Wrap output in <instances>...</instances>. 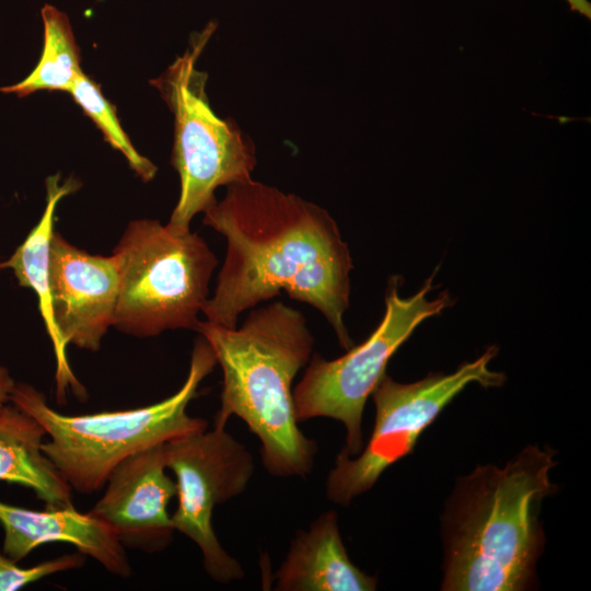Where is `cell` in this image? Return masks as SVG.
<instances>
[{"label": "cell", "instance_id": "1", "mask_svg": "<svg viewBox=\"0 0 591 591\" xmlns=\"http://www.w3.org/2000/svg\"><path fill=\"white\" fill-rule=\"evenodd\" d=\"M202 222L227 241L206 321L237 326L246 310L282 291L315 308L341 348L354 341L345 325L352 259L338 224L323 207L253 178L227 186Z\"/></svg>", "mask_w": 591, "mask_h": 591}, {"label": "cell", "instance_id": "2", "mask_svg": "<svg viewBox=\"0 0 591 591\" xmlns=\"http://www.w3.org/2000/svg\"><path fill=\"white\" fill-rule=\"evenodd\" d=\"M196 332L208 341L222 371L213 426L225 428L229 418L237 416L258 438L269 474L310 475L317 445L298 426L292 390L315 343L304 315L276 301L253 308L240 327L199 321Z\"/></svg>", "mask_w": 591, "mask_h": 591}, {"label": "cell", "instance_id": "20", "mask_svg": "<svg viewBox=\"0 0 591 591\" xmlns=\"http://www.w3.org/2000/svg\"><path fill=\"white\" fill-rule=\"evenodd\" d=\"M571 11H576L590 20L591 18V4L587 0H566Z\"/></svg>", "mask_w": 591, "mask_h": 591}, {"label": "cell", "instance_id": "7", "mask_svg": "<svg viewBox=\"0 0 591 591\" xmlns=\"http://www.w3.org/2000/svg\"><path fill=\"white\" fill-rule=\"evenodd\" d=\"M398 277H392L385 294V312L379 326L360 345L333 360L318 354L310 358L302 379L293 389L298 422L327 417L346 429V444L340 453L356 456L363 448L362 414L380 380L386 374L390 359L425 320L453 304L448 291L428 300L432 276L414 296L402 298Z\"/></svg>", "mask_w": 591, "mask_h": 591}, {"label": "cell", "instance_id": "5", "mask_svg": "<svg viewBox=\"0 0 591 591\" xmlns=\"http://www.w3.org/2000/svg\"><path fill=\"white\" fill-rule=\"evenodd\" d=\"M113 254L119 276L113 326L137 337L196 331L218 265L200 235L139 219L127 225Z\"/></svg>", "mask_w": 591, "mask_h": 591}, {"label": "cell", "instance_id": "8", "mask_svg": "<svg viewBox=\"0 0 591 591\" xmlns=\"http://www.w3.org/2000/svg\"><path fill=\"white\" fill-rule=\"evenodd\" d=\"M497 352L490 346L452 373H432L413 383L385 374L371 394L375 405L371 437L357 457L338 453L326 479L328 500L347 507L368 491L387 467L413 452L422 431L467 385L500 386L506 375L489 368Z\"/></svg>", "mask_w": 591, "mask_h": 591}, {"label": "cell", "instance_id": "3", "mask_svg": "<svg viewBox=\"0 0 591 591\" xmlns=\"http://www.w3.org/2000/svg\"><path fill=\"white\" fill-rule=\"evenodd\" d=\"M555 464L552 450L529 445L503 467L477 466L459 483L444 515L442 590L520 591L532 583Z\"/></svg>", "mask_w": 591, "mask_h": 591}, {"label": "cell", "instance_id": "6", "mask_svg": "<svg viewBox=\"0 0 591 591\" xmlns=\"http://www.w3.org/2000/svg\"><path fill=\"white\" fill-rule=\"evenodd\" d=\"M215 30L211 22L196 33L185 53L151 81L174 116L171 164L181 186L167 223L184 231L216 202L217 188L251 179L257 163L252 139L235 120L221 118L211 108L208 74L196 67Z\"/></svg>", "mask_w": 591, "mask_h": 591}, {"label": "cell", "instance_id": "12", "mask_svg": "<svg viewBox=\"0 0 591 591\" xmlns=\"http://www.w3.org/2000/svg\"><path fill=\"white\" fill-rule=\"evenodd\" d=\"M0 525L2 553L16 563L40 545L68 543L108 572L120 578L131 575L126 548L114 531L92 513L79 512L72 505L36 511L0 500Z\"/></svg>", "mask_w": 591, "mask_h": 591}, {"label": "cell", "instance_id": "17", "mask_svg": "<svg viewBox=\"0 0 591 591\" xmlns=\"http://www.w3.org/2000/svg\"><path fill=\"white\" fill-rule=\"evenodd\" d=\"M69 93L83 113L102 131L104 139L114 149L123 153L136 174L144 182L153 179L157 174V166L134 148L127 134L121 128L115 107L103 95L100 85L82 72L74 81Z\"/></svg>", "mask_w": 591, "mask_h": 591}, {"label": "cell", "instance_id": "9", "mask_svg": "<svg viewBox=\"0 0 591 591\" xmlns=\"http://www.w3.org/2000/svg\"><path fill=\"white\" fill-rule=\"evenodd\" d=\"M166 467L175 475V531L202 554L205 571L219 583L244 578L239 561L221 546L212 528L218 505L241 495L254 474L248 450L224 428L215 427L165 443Z\"/></svg>", "mask_w": 591, "mask_h": 591}, {"label": "cell", "instance_id": "16", "mask_svg": "<svg viewBox=\"0 0 591 591\" xmlns=\"http://www.w3.org/2000/svg\"><path fill=\"white\" fill-rule=\"evenodd\" d=\"M44 48L34 70L21 82L1 88L4 93L24 97L36 91L70 92L82 73L80 50L68 16L53 5L42 9Z\"/></svg>", "mask_w": 591, "mask_h": 591}, {"label": "cell", "instance_id": "15", "mask_svg": "<svg viewBox=\"0 0 591 591\" xmlns=\"http://www.w3.org/2000/svg\"><path fill=\"white\" fill-rule=\"evenodd\" d=\"M45 436L15 404L0 409V482L30 488L48 508L71 506V487L42 450Z\"/></svg>", "mask_w": 591, "mask_h": 591}, {"label": "cell", "instance_id": "18", "mask_svg": "<svg viewBox=\"0 0 591 591\" xmlns=\"http://www.w3.org/2000/svg\"><path fill=\"white\" fill-rule=\"evenodd\" d=\"M84 555L78 552L24 568L0 553V591L20 590L50 575L78 569L84 565Z\"/></svg>", "mask_w": 591, "mask_h": 591}, {"label": "cell", "instance_id": "13", "mask_svg": "<svg viewBox=\"0 0 591 591\" xmlns=\"http://www.w3.org/2000/svg\"><path fill=\"white\" fill-rule=\"evenodd\" d=\"M279 591H373L376 578L352 564L335 511L321 514L292 541L276 572Z\"/></svg>", "mask_w": 591, "mask_h": 591}, {"label": "cell", "instance_id": "10", "mask_svg": "<svg viewBox=\"0 0 591 591\" xmlns=\"http://www.w3.org/2000/svg\"><path fill=\"white\" fill-rule=\"evenodd\" d=\"M165 443L135 452L118 463L104 494L89 511L114 531L126 549L155 554L173 542L175 528L167 506L177 488L166 474Z\"/></svg>", "mask_w": 591, "mask_h": 591}, {"label": "cell", "instance_id": "14", "mask_svg": "<svg viewBox=\"0 0 591 591\" xmlns=\"http://www.w3.org/2000/svg\"><path fill=\"white\" fill-rule=\"evenodd\" d=\"M59 178L60 175L55 174L46 179V206L40 220L15 252L7 260L0 262V270H12L19 285L32 289L37 296L39 313L56 357V397L62 403L68 390L79 396H84L85 390L70 368L67 346L57 333L51 310L49 259L55 212L58 202L80 186L72 178L60 184Z\"/></svg>", "mask_w": 591, "mask_h": 591}, {"label": "cell", "instance_id": "11", "mask_svg": "<svg viewBox=\"0 0 591 591\" xmlns=\"http://www.w3.org/2000/svg\"><path fill=\"white\" fill-rule=\"evenodd\" d=\"M117 260L92 255L59 232L50 244L49 290L53 318L62 343L97 351L113 326L118 298Z\"/></svg>", "mask_w": 591, "mask_h": 591}, {"label": "cell", "instance_id": "19", "mask_svg": "<svg viewBox=\"0 0 591 591\" xmlns=\"http://www.w3.org/2000/svg\"><path fill=\"white\" fill-rule=\"evenodd\" d=\"M16 382L9 370L0 364V409L11 402V396Z\"/></svg>", "mask_w": 591, "mask_h": 591}, {"label": "cell", "instance_id": "4", "mask_svg": "<svg viewBox=\"0 0 591 591\" xmlns=\"http://www.w3.org/2000/svg\"><path fill=\"white\" fill-rule=\"evenodd\" d=\"M217 360L208 341L195 340L187 378L167 398L139 408L65 415L55 410L43 392L16 383L11 403L31 415L49 437L42 450L72 490L93 494L124 459L151 445L204 431L207 420L187 413L200 382Z\"/></svg>", "mask_w": 591, "mask_h": 591}]
</instances>
